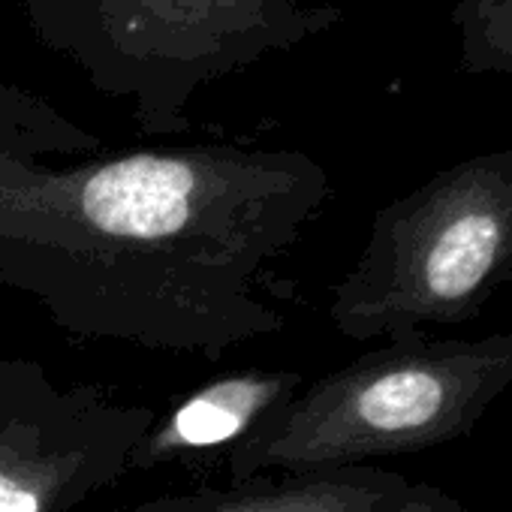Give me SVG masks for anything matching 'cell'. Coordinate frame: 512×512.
<instances>
[{"label":"cell","instance_id":"8fae6325","mask_svg":"<svg viewBox=\"0 0 512 512\" xmlns=\"http://www.w3.org/2000/svg\"><path fill=\"white\" fill-rule=\"evenodd\" d=\"M389 512H473L470 506H464L461 500H455L452 494L440 491L437 485H425V482H413L410 491L389 509Z\"/></svg>","mask_w":512,"mask_h":512},{"label":"cell","instance_id":"7a4b0ae2","mask_svg":"<svg viewBox=\"0 0 512 512\" xmlns=\"http://www.w3.org/2000/svg\"><path fill=\"white\" fill-rule=\"evenodd\" d=\"M512 386V332L401 338L314 383L226 452V482L362 467L461 440Z\"/></svg>","mask_w":512,"mask_h":512},{"label":"cell","instance_id":"3957f363","mask_svg":"<svg viewBox=\"0 0 512 512\" xmlns=\"http://www.w3.org/2000/svg\"><path fill=\"white\" fill-rule=\"evenodd\" d=\"M31 34L94 91L130 100L145 136H184L205 85L320 37L344 16L305 0H22Z\"/></svg>","mask_w":512,"mask_h":512},{"label":"cell","instance_id":"52a82bcc","mask_svg":"<svg viewBox=\"0 0 512 512\" xmlns=\"http://www.w3.org/2000/svg\"><path fill=\"white\" fill-rule=\"evenodd\" d=\"M410 479L377 467H335L311 473H275L238 485L166 494L133 512H389Z\"/></svg>","mask_w":512,"mask_h":512},{"label":"cell","instance_id":"30bf717a","mask_svg":"<svg viewBox=\"0 0 512 512\" xmlns=\"http://www.w3.org/2000/svg\"><path fill=\"white\" fill-rule=\"evenodd\" d=\"M61 389L52 383L43 365L0 356V419L49 404Z\"/></svg>","mask_w":512,"mask_h":512},{"label":"cell","instance_id":"6da1fadb","mask_svg":"<svg viewBox=\"0 0 512 512\" xmlns=\"http://www.w3.org/2000/svg\"><path fill=\"white\" fill-rule=\"evenodd\" d=\"M329 199V172L293 148L46 166L0 202V284L70 335L217 359L284 329L263 287Z\"/></svg>","mask_w":512,"mask_h":512},{"label":"cell","instance_id":"5b68a950","mask_svg":"<svg viewBox=\"0 0 512 512\" xmlns=\"http://www.w3.org/2000/svg\"><path fill=\"white\" fill-rule=\"evenodd\" d=\"M151 407L115 404L97 386L0 419V512H73L130 473Z\"/></svg>","mask_w":512,"mask_h":512},{"label":"cell","instance_id":"277c9868","mask_svg":"<svg viewBox=\"0 0 512 512\" xmlns=\"http://www.w3.org/2000/svg\"><path fill=\"white\" fill-rule=\"evenodd\" d=\"M512 281V148L473 154L383 205L332 287L329 323L350 341L461 326Z\"/></svg>","mask_w":512,"mask_h":512},{"label":"cell","instance_id":"8992f818","mask_svg":"<svg viewBox=\"0 0 512 512\" xmlns=\"http://www.w3.org/2000/svg\"><path fill=\"white\" fill-rule=\"evenodd\" d=\"M305 386L293 368H244L223 374L157 413L130 452V470H157L193 455L232 449L275 416Z\"/></svg>","mask_w":512,"mask_h":512},{"label":"cell","instance_id":"9c48e42d","mask_svg":"<svg viewBox=\"0 0 512 512\" xmlns=\"http://www.w3.org/2000/svg\"><path fill=\"white\" fill-rule=\"evenodd\" d=\"M449 19L461 37V73L512 76V0H458Z\"/></svg>","mask_w":512,"mask_h":512},{"label":"cell","instance_id":"ba28073f","mask_svg":"<svg viewBox=\"0 0 512 512\" xmlns=\"http://www.w3.org/2000/svg\"><path fill=\"white\" fill-rule=\"evenodd\" d=\"M100 148V136L82 130L0 73V202L46 169L43 157H88Z\"/></svg>","mask_w":512,"mask_h":512}]
</instances>
